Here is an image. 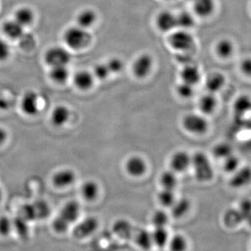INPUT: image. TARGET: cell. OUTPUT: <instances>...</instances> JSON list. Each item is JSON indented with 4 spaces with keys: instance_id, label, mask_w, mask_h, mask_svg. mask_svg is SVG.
Here are the masks:
<instances>
[{
    "instance_id": "cell-1",
    "label": "cell",
    "mask_w": 251,
    "mask_h": 251,
    "mask_svg": "<svg viewBox=\"0 0 251 251\" xmlns=\"http://www.w3.org/2000/svg\"><path fill=\"white\" fill-rule=\"evenodd\" d=\"M92 40V35L87 29L77 25L68 28L64 34V41L68 47L76 50L87 47Z\"/></svg>"
},
{
    "instance_id": "cell-2",
    "label": "cell",
    "mask_w": 251,
    "mask_h": 251,
    "mask_svg": "<svg viewBox=\"0 0 251 251\" xmlns=\"http://www.w3.org/2000/svg\"><path fill=\"white\" fill-rule=\"evenodd\" d=\"M194 170L195 176L202 182L210 181L214 176V168L209 157L205 153L197 152L191 157V165Z\"/></svg>"
},
{
    "instance_id": "cell-3",
    "label": "cell",
    "mask_w": 251,
    "mask_h": 251,
    "mask_svg": "<svg viewBox=\"0 0 251 251\" xmlns=\"http://www.w3.org/2000/svg\"><path fill=\"white\" fill-rule=\"evenodd\" d=\"M168 44L177 52H191L196 46V39L189 30L175 29L170 33Z\"/></svg>"
},
{
    "instance_id": "cell-4",
    "label": "cell",
    "mask_w": 251,
    "mask_h": 251,
    "mask_svg": "<svg viewBox=\"0 0 251 251\" xmlns=\"http://www.w3.org/2000/svg\"><path fill=\"white\" fill-rule=\"evenodd\" d=\"M153 64L154 60L151 54L145 52L140 54L132 64V73L137 78H145L152 72Z\"/></svg>"
},
{
    "instance_id": "cell-5",
    "label": "cell",
    "mask_w": 251,
    "mask_h": 251,
    "mask_svg": "<svg viewBox=\"0 0 251 251\" xmlns=\"http://www.w3.org/2000/svg\"><path fill=\"white\" fill-rule=\"evenodd\" d=\"M183 126L185 129L193 134L201 135L206 133L209 124L202 115L188 114L183 119Z\"/></svg>"
},
{
    "instance_id": "cell-6",
    "label": "cell",
    "mask_w": 251,
    "mask_h": 251,
    "mask_svg": "<svg viewBox=\"0 0 251 251\" xmlns=\"http://www.w3.org/2000/svg\"><path fill=\"white\" fill-rule=\"evenodd\" d=\"M71 59L72 55L70 52L60 46L51 48L45 54L46 62L51 67L55 66H67L70 62Z\"/></svg>"
},
{
    "instance_id": "cell-7",
    "label": "cell",
    "mask_w": 251,
    "mask_h": 251,
    "mask_svg": "<svg viewBox=\"0 0 251 251\" xmlns=\"http://www.w3.org/2000/svg\"><path fill=\"white\" fill-rule=\"evenodd\" d=\"M98 227V220L93 216H88L75 226L73 234L77 239H85L94 234Z\"/></svg>"
},
{
    "instance_id": "cell-8",
    "label": "cell",
    "mask_w": 251,
    "mask_h": 251,
    "mask_svg": "<svg viewBox=\"0 0 251 251\" xmlns=\"http://www.w3.org/2000/svg\"><path fill=\"white\" fill-rule=\"evenodd\" d=\"M157 29L163 33H171L176 29V14L171 11L164 10L157 14L156 17Z\"/></svg>"
},
{
    "instance_id": "cell-9",
    "label": "cell",
    "mask_w": 251,
    "mask_h": 251,
    "mask_svg": "<svg viewBox=\"0 0 251 251\" xmlns=\"http://www.w3.org/2000/svg\"><path fill=\"white\" fill-rule=\"evenodd\" d=\"M21 108L27 116H35L39 112V97L36 92L29 91L24 94L21 102Z\"/></svg>"
},
{
    "instance_id": "cell-10",
    "label": "cell",
    "mask_w": 251,
    "mask_h": 251,
    "mask_svg": "<svg viewBox=\"0 0 251 251\" xmlns=\"http://www.w3.org/2000/svg\"><path fill=\"white\" fill-rule=\"evenodd\" d=\"M76 180L75 172L70 168H64L54 173L52 176V183L57 188L69 187Z\"/></svg>"
},
{
    "instance_id": "cell-11",
    "label": "cell",
    "mask_w": 251,
    "mask_h": 251,
    "mask_svg": "<svg viewBox=\"0 0 251 251\" xmlns=\"http://www.w3.org/2000/svg\"><path fill=\"white\" fill-rule=\"evenodd\" d=\"M251 184V167L249 166L239 167L232 173L229 180V185L232 188L239 189L249 186Z\"/></svg>"
},
{
    "instance_id": "cell-12",
    "label": "cell",
    "mask_w": 251,
    "mask_h": 251,
    "mask_svg": "<svg viewBox=\"0 0 251 251\" xmlns=\"http://www.w3.org/2000/svg\"><path fill=\"white\" fill-rule=\"evenodd\" d=\"M180 78L182 82L196 86L202 78L201 69L193 63L185 64L180 72Z\"/></svg>"
},
{
    "instance_id": "cell-13",
    "label": "cell",
    "mask_w": 251,
    "mask_h": 251,
    "mask_svg": "<svg viewBox=\"0 0 251 251\" xmlns=\"http://www.w3.org/2000/svg\"><path fill=\"white\" fill-rule=\"evenodd\" d=\"M80 204L77 201H71L63 206L58 215L72 226V224L76 222L78 219L80 215Z\"/></svg>"
},
{
    "instance_id": "cell-14",
    "label": "cell",
    "mask_w": 251,
    "mask_h": 251,
    "mask_svg": "<svg viewBox=\"0 0 251 251\" xmlns=\"http://www.w3.org/2000/svg\"><path fill=\"white\" fill-rule=\"evenodd\" d=\"M193 9L194 14L198 17H210L215 11V0H194L193 1Z\"/></svg>"
},
{
    "instance_id": "cell-15",
    "label": "cell",
    "mask_w": 251,
    "mask_h": 251,
    "mask_svg": "<svg viewBox=\"0 0 251 251\" xmlns=\"http://www.w3.org/2000/svg\"><path fill=\"white\" fill-rule=\"evenodd\" d=\"M170 164L174 172L186 171L191 166V157L186 151H177L172 156Z\"/></svg>"
},
{
    "instance_id": "cell-16",
    "label": "cell",
    "mask_w": 251,
    "mask_h": 251,
    "mask_svg": "<svg viewBox=\"0 0 251 251\" xmlns=\"http://www.w3.org/2000/svg\"><path fill=\"white\" fill-rule=\"evenodd\" d=\"M126 171L130 176L138 177L145 174L147 170L146 163L140 156H133L127 160Z\"/></svg>"
},
{
    "instance_id": "cell-17",
    "label": "cell",
    "mask_w": 251,
    "mask_h": 251,
    "mask_svg": "<svg viewBox=\"0 0 251 251\" xmlns=\"http://www.w3.org/2000/svg\"><path fill=\"white\" fill-rule=\"evenodd\" d=\"M71 117V112L67 106L59 105L52 110L50 115V121L55 127L64 126L67 125Z\"/></svg>"
},
{
    "instance_id": "cell-18",
    "label": "cell",
    "mask_w": 251,
    "mask_h": 251,
    "mask_svg": "<svg viewBox=\"0 0 251 251\" xmlns=\"http://www.w3.org/2000/svg\"><path fill=\"white\" fill-rule=\"evenodd\" d=\"M226 79L221 72H213L208 75L205 80V87L208 92L215 94L224 88Z\"/></svg>"
},
{
    "instance_id": "cell-19",
    "label": "cell",
    "mask_w": 251,
    "mask_h": 251,
    "mask_svg": "<svg viewBox=\"0 0 251 251\" xmlns=\"http://www.w3.org/2000/svg\"><path fill=\"white\" fill-rule=\"evenodd\" d=\"M94 80L95 77L92 72L86 70L77 72L74 77V85L81 91L90 90L94 85Z\"/></svg>"
},
{
    "instance_id": "cell-20",
    "label": "cell",
    "mask_w": 251,
    "mask_h": 251,
    "mask_svg": "<svg viewBox=\"0 0 251 251\" xmlns=\"http://www.w3.org/2000/svg\"><path fill=\"white\" fill-rule=\"evenodd\" d=\"M218 100L216 99L215 94L209 93L204 94L201 99H200L198 107L200 110L204 115H211L215 111L217 108Z\"/></svg>"
},
{
    "instance_id": "cell-21",
    "label": "cell",
    "mask_w": 251,
    "mask_h": 251,
    "mask_svg": "<svg viewBox=\"0 0 251 251\" xmlns=\"http://www.w3.org/2000/svg\"><path fill=\"white\" fill-rule=\"evenodd\" d=\"M112 230L117 237L129 239L133 235V226L126 219H119L112 226Z\"/></svg>"
},
{
    "instance_id": "cell-22",
    "label": "cell",
    "mask_w": 251,
    "mask_h": 251,
    "mask_svg": "<svg viewBox=\"0 0 251 251\" xmlns=\"http://www.w3.org/2000/svg\"><path fill=\"white\" fill-rule=\"evenodd\" d=\"M97 21V15L94 10L86 9L77 15L76 22L77 26L88 29L95 24Z\"/></svg>"
},
{
    "instance_id": "cell-23",
    "label": "cell",
    "mask_w": 251,
    "mask_h": 251,
    "mask_svg": "<svg viewBox=\"0 0 251 251\" xmlns=\"http://www.w3.org/2000/svg\"><path fill=\"white\" fill-rule=\"evenodd\" d=\"M99 193V185L93 180L86 181L80 188L81 196L87 202L95 201L98 197Z\"/></svg>"
},
{
    "instance_id": "cell-24",
    "label": "cell",
    "mask_w": 251,
    "mask_h": 251,
    "mask_svg": "<svg viewBox=\"0 0 251 251\" xmlns=\"http://www.w3.org/2000/svg\"><path fill=\"white\" fill-rule=\"evenodd\" d=\"M233 43L228 39H222L216 43L215 52L216 55L221 59H228L234 53Z\"/></svg>"
},
{
    "instance_id": "cell-25",
    "label": "cell",
    "mask_w": 251,
    "mask_h": 251,
    "mask_svg": "<svg viewBox=\"0 0 251 251\" xmlns=\"http://www.w3.org/2000/svg\"><path fill=\"white\" fill-rule=\"evenodd\" d=\"M171 214L175 219H181L189 211L191 203L187 198H182L176 200L171 206Z\"/></svg>"
},
{
    "instance_id": "cell-26",
    "label": "cell",
    "mask_w": 251,
    "mask_h": 251,
    "mask_svg": "<svg viewBox=\"0 0 251 251\" xmlns=\"http://www.w3.org/2000/svg\"><path fill=\"white\" fill-rule=\"evenodd\" d=\"M176 28L189 30L196 25V18L188 11H181L176 14Z\"/></svg>"
},
{
    "instance_id": "cell-27",
    "label": "cell",
    "mask_w": 251,
    "mask_h": 251,
    "mask_svg": "<svg viewBox=\"0 0 251 251\" xmlns=\"http://www.w3.org/2000/svg\"><path fill=\"white\" fill-rule=\"evenodd\" d=\"M23 28L24 27L20 25L17 21L13 20L4 23L3 31L8 37L12 39H18L21 38L24 33Z\"/></svg>"
},
{
    "instance_id": "cell-28",
    "label": "cell",
    "mask_w": 251,
    "mask_h": 251,
    "mask_svg": "<svg viewBox=\"0 0 251 251\" xmlns=\"http://www.w3.org/2000/svg\"><path fill=\"white\" fill-rule=\"evenodd\" d=\"M34 15L29 8L22 7L15 13L14 20L23 27L30 25L34 21Z\"/></svg>"
},
{
    "instance_id": "cell-29",
    "label": "cell",
    "mask_w": 251,
    "mask_h": 251,
    "mask_svg": "<svg viewBox=\"0 0 251 251\" xmlns=\"http://www.w3.org/2000/svg\"><path fill=\"white\" fill-rule=\"evenodd\" d=\"M69 69L67 66H55V67H51L50 72V77L54 82L57 83H64L69 79Z\"/></svg>"
},
{
    "instance_id": "cell-30",
    "label": "cell",
    "mask_w": 251,
    "mask_h": 251,
    "mask_svg": "<svg viewBox=\"0 0 251 251\" xmlns=\"http://www.w3.org/2000/svg\"><path fill=\"white\" fill-rule=\"evenodd\" d=\"M243 221L244 219L239 209H229L224 214V222L228 227H236Z\"/></svg>"
},
{
    "instance_id": "cell-31",
    "label": "cell",
    "mask_w": 251,
    "mask_h": 251,
    "mask_svg": "<svg viewBox=\"0 0 251 251\" xmlns=\"http://www.w3.org/2000/svg\"><path fill=\"white\" fill-rule=\"evenodd\" d=\"M151 237L153 244L161 249L166 247L169 242L168 232L165 227H155L154 230L151 233Z\"/></svg>"
},
{
    "instance_id": "cell-32",
    "label": "cell",
    "mask_w": 251,
    "mask_h": 251,
    "mask_svg": "<svg viewBox=\"0 0 251 251\" xmlns=\"http://www.w3.org/2000/svg\"><path fill=\"white\" fill-rule=\"evenodd\" d=\"M251 110V99L248 96L238 97L234 103V110L239 115H244Z\"/></svg>"
},
{
    "instance_id": "cell-33",
    "label": "cell",
    "mask_w": 251,
    "mask_h": 251,
    "mask_svg": "<svg viewBox=\"0 0 251 251\" xmlns=\"http://www.w3.org/2000/svg\"><path fill=\"white\" fill-rule=\"evenodd\" d=\"M135 242L138 247L145 250H148L153 245L151 233L148 232L147 229H140L135 236Z\"/></svg>"
},
{
    "instance_id": "cell-34",
    "label": "cell",
    "mask_w": 251,
    "mask_h": 251,
    "mask_svg": "<svg viewBox=\"0 0 251 251\" xmlns=\"http://www.w3.org/2000/svg\"><path fill=\"white\" fill-rule=\"evenodd\" d=\"M160 183L163 188L174 190L177 185V178L174 171H166L160 176Z\"/></svg>"
},
{
    "instance_id": "cell-35",
    "label": "cell",
    "mask_w": 251,
    "mask_h": 251,
    "mask_svg": "<svg viewBox=\"0 0 251 251\" xmlns=\"http://www.w3.org/2000/svg\"><path fill=\"white\" fill-rule=\"evenodd\" d=\"M158 199L162 205L171 207L176 201L174 190L163 188L158 195Z\"/></svg>"
},
{
    "instance_id": "cell-36",
    "label": "cell",
    "mask_w": 251,
    "mask_h": 251,
    "mask_svg": "<svg viewBox=\"0 0 251 251\" xmlns=\"http://www.w3.org/2000/svg\"><path fill=\"white\" fill-rule=\"evenodd\" d=\"M232 148L230 145L226 143L217 144L213 149V154L216 158L224 159L226 157L232 154Z\"/></svg>"
},
{
    "instance_id": "cell-37",
    "label": "cell",
    "mask_w": 251,
    "mask_h": 251,
    "mask_svg": "<svg viewBox=\"0 0 251 251\" xmlns=\"http://www.w3.org/2000/svg\"><path fill=\"white\" fill-rule=\"evenodd\" d=\"M35 209L36 219H46L50 213V207L46 201H39L33 203Z\"/></svg>"
},
{
    "instance_id": "cell-38",
    "label": "cell",
    "mask_w": 251,
    "mask_h": 251,
    "mask_svg": "<svg viewBox=\"0 0 251 251\" xmlns=\"http://www.w3.org/2000/svg\"><path fill=\"white\" fill-rule=\"evenodd\" d=\"M195 86L181 81L176 87V92L181 98L187 99L191 98L195 94Z\"/></svg>"
},
{
    "instance_id": "cell-39",
    "label": "cell",
    "mask_w": 251,
    "mask_h": 251,
    "mask_svg": "<svg viewBox=\"0 0 251 251\" xmlns=\"http://www.w3.org/2000/svg\"><path fill=\"white\" fill-rule=\"evenodd\" d=\"M224 160V169L227 173H233L240 167V160L233 153Z\"/></svg>"
},
{
    "instance_id": "cell-40",
    "label": "cell",
    "mask_w": 251,
    "mask_h": 251,
    "mask_svg": "<svg viewBox=\"0 0 251 251\" xmlns=\"http://www.w3.org/2000/svg\"><path fill=\"white\" fill-rule=\"evenodd\" d=\"M169 221L168 214L163 210H157L153 213L151 222L155 227H165Z\"/></svg>"
},
{
    "instance_id": "cell-41",
    "label": "cell",
    "mask_w": 251,
    "mask_h": 251,
    "mask_svg": "<svg viewBox=\"0 0 251 251\" xmlns=\"http://www.w3.org/2000/svg\"><path fill=\"white\" fill-rule=\"evenodd\" d=\"M169 242V247L173 251H184L187 248V242L183 236L175 235L172 237Z\"/></svg>"
},
{
    "instance_id": "cell-42",
    "label": "cell",
    "mask_w": 251,
    "mask_h": 251,
    "mask_svg": "<svg viewBox=\"0 0 251 251\" xmlns=\"http://www.w3.org/2000/svg\"><path fill=\"white\" fill-rule=\"evenodd\" d=\"M92 74H93L95 79H97L99 80H105L111 74L106 63H99V64H97L94 67Z\"/></svg>"
},
{
    "instance_id": "cell-43",
    "label": "cell",
    "mask_w": 251,
    "mask_h": 251,
    "mask_svg": "<svg viewBox=\"0 0 251 251\" xmlns=\"http://www.w3.org/2000/svg\"><path fill=\"white\" fill-rule=\"evenodd\" d=\"M14 229L13 220L7 216H0V235L7 237Z\"/></svg>"
},
{
    "instance_id": "cell-44",
    "label": "cell",
    "mask_w": 251,
    "mask_h": 251,
    "mask_svg": "<svg viewBox=\"0 0 251 251\" xmlns=\"http://www.w3.org/2000/svg\"><path fill=\"white\" fill-rule=\"evenodd\" d=\"M13 224H14V229L19 235L23 237L27 235L28 229H29L28 227L29 222L27 221L19 215L16 217V219L13 220Z\"/></svg>"
},
{
    "instance_id": "cell-45",
    "label": "cell",
    "mask_w": 251,
    "mask_h": 251,
    "mask_svg": "<svg viewBox=\"0 0 251 251\" xmlns=\"http://www.w3.org/2000/svg\"><path fill=\"white\" fill-rule=\"evenodd\" d=\"M71 225L62 219L60 216L57 215L54 217L52 223V229L54 232L58 234H63L67 232L70 227Z\"/></svg>"
},
{
    "instance_id": "cell-46",
    "label": "cell",
    "mask_w": 251,
    "mask_h": 251,
    "mask_svg": "<svg viewBox=\"0 0 251 251\" xmlns=\"http://www.w3.org/2000/svg\"><path fill=\"white\" fill-rule=\"evenodd\" d=\"M110 74H117L121 73L125 67L123 61L119 57H112L106 62Z\"/></svg>"
},
{
    "instance_id": "cell-47",
    "label": "cell",
    "mask_w": 251,
    "mask_h": 251,
    "mask_svg": "<svg viewBox=\"0 0 251 251\" xmlns=\"http://www.w3.org/2000/svg\"><path fill=\"white\" fill-rule=\"evenodd\" d=\"M20 216L28 222L36 219V211L33 204H27L21 207Z\"/></svg>"
},
{
    "instance_id": "cell-48",
    "label": "cell",
    "mask_w": 251,
    "mask_h": 251,
    "mask_svg": "<svg viewBox=\"0 0 251 251\" xmlns=\"http://www.w3.org/2000/svg\"><path fill=\"white\" fill-rule=\"evenodd\" d=\"M239 211H240L241 214H242L243 219H246L247 216L251 213V200L250 199H244L241 201L240 204H239Z\"/></svg>"
},
{
    "instance_id": "cell-49",
    "label": "cell",
    "mask_w": 251,
    "mask_h": 251,
    "mask_svg": "<svg viewBox=\"0 0 251 251\" xmlns=\"http://www.w3.org/2000/svg\"><path fill=\"white\" fill-rule=\"evenodd\" d=\"M10 55V47L8 43L0 39V61L6 60Z\"/></svg>"
},
{
    "instance_id": "cell-50",
    "label": "cell",
    "mask_w": 251,
    "mask_h": 251,
    "mask_svg": "<svg viewBox=\"0 0 251 251\" xmlns=\"http://www.w3.org/2000/svg\"><path fill=\"white\" fill-rule=\"evenodd\" d=\"M241 70L245 75L251 77V58H247L242 61Z\"/></svg>"
},
{
    "instance_id": "cell-51",
    "label": "cell",
    "mask_w": 251,
    "mask_h": 251,
    "mask_svg": "<svg viewBox=\"0 0 251 251\" xmlns=\"http://www.w3.org/2000/svg\"><path fill=\"white\" fill-rule=\"evenodd\" d=\"M8 139V133L6 129L0 127V147L2 146Z\"/></svg>"
},
{
    "instance_id": "cell-52",
    "label": "cell",
    "mask_w": 251,
    "mask_h": 251,
    "mask_svg": "<svg viewBox=\"0 0 251 251\" xmlns=\"http://www.w3.org/2000/svg\"><path fill=\"white\" fill-rule=\"evenodd\" d=\"M8 106L7 105V102L6 101V100L5 99L1 98V97H0V108H6V107Z\"/></svg>"
},
{
    "instance_id": "cell-53",
    "label": "cell",
    "mask_w": 251,
    "mask_h": 251,
    "mask_svg": "<svg viewBox=\"0 0 251 251\" xmlns=\"http://www.w3.org/2000/svg\"><path fill=\"white\" fill-rule=\"evenodd\" d=\"M244 221H246V222L247 223V224L251 227V213L249 216H247V217H246V219H244Z\"/></svg>"
},
{
    "instance_id": "cell-54",
    "label": "cell",
    "mask_w": 251,
    "mask_h": 251,
    "mask_svg": "<svg viewBox=\"0 0 251 251\" xmlns=\"http://www.w3.org/2000/svg\"><path fill=\"white\" fill-rule=\"evenodd\" d=\"M2 197H3L2 190H1V188H0V202H1V199H2Z\"/></svg>"
},
{
    "instance_id": "cell-55",
    "label": "cell",
    "mask_w": 251,
    "mask_h": 251,
    "mask_svg": "<svg viewBox=\"0 0 251 251\" xmlns=\"http://www.w3.org/2000/svg\"><path fill=\"white\" fill-rule=\"evenodd\" d=\"M189 1H193L194 0H189Z\"/></svg>"
},
{
    "instance_id": "cell-56",
    "label": "cell",
    "mask_w": 251,
    "mask_h": 251,
    "mask_svg": "<svg viewBox=\"0 0 251 251\" xmlns=\"http://www.w3.org/2000/svg\"><path fill=\"white\" fill-rule=\"evenodd\" d=\"M166 1H170V0H166Z\"/></svg>"
}]
</instances>
